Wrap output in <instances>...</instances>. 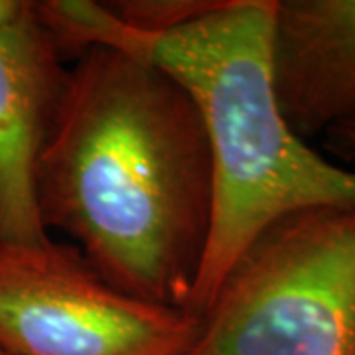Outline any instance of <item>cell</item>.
<instances>
[{
    "label": "cell",
    "mask_w": 355,
    "mask_h": 355,
    "mask_svg": "<svg viewBox=\"0 0 355 355\" xmlns=\"http://www.w3.org/2000/svg\"><path fill=\"white\" fill-rule=\"evenodd\" d=\"M0 355H6V354H4V352H0Z\"/></svg>",
    "instance_id": "11"
},
{
    "label": "cell",
    "mask_w": 355,
    "mask_h": 355,
    "mask_svg": "<svg viewBox=\"0 0 355 355\" xmlns=\"http://www.w3.org/2000/svg\"><path fill=\"white\" fill-rule=\"evenodd\" d=\"M42 225L67 233L119 291L182 308L216 203L202 114L164 67L95 48L69 83L36 170Z\"/></svg>",
    "instance_id": "1"
},
{
    "label": "cell",
    "mask_w": 355,
    "mask_h": 355,
    "mask_svg": "<svg viewBox=\"0 0 355 355\" xmlns=\"http://www.w3.org/2000/svg\"><path fill=\"white\" fill-rule=\"evenodd\" d=\"M34 12L48 30L62 60L76 64L95 48H111L128 53L139 36L125 24L109 4L89 0H42L34 2Z\"/></svg>",
    "instance_id": "7"
},
{
    "label": "cell",
    "mask_w": 355,
    "mask_h": 355,
    "mask_svg": "<svg viewBox=\"0 0 355 355\" xmlns=\"http://www.w3.org/2000/svg\"><path fill=\"white\" fill-rule=\"evenodd\" d=\"M30 8V0H0V30L20 22Z\"/></svg>",
    "instance_id": "10"
},
{
    "label": "cell",
    "mask_w": 355,
    "mask_h": 355,
    "mask_svg": "<svg viewBox=\"0 0 355 355\" xmlns=\"http://www.w3.org/2000/svg\"><path fill=\"white\" fill-rule=\"evenodd\" d=\"M107 4L137 32L164 34L221 8L225 0H119Z\"/></svg>",
    "instance_id": "8"
},
{
    "label": "cell",
    "mask_w": 355,
    "mask_h": 355,
    "mask_svg": "<svg viewBox=\"0 0 355 355\" xmlns=\"http://www.w3.org/2000/svg\"><path fill=\"white\" fill-rule=\"evenodd\" d=\"M67 83L69 67L30 2L20 22L0 30V239L50 237L40 219L36 170Z\"/></svg>",
    "instance_id": "5"
},
{
    "label": "cell",
    "mask_w": 355,
    "mask_h": 355,
    "mask_svg": "<svg viewBox=\"0 0 355 355\" xmlns=\"http://www.w3.org/2000/svg\"><path fill=\"white\" fill-rule=\"evenodd\" d=\"M198 318L119 291L77 245L0 239V352L184 355Z\"/></svg>",
    "instance_id": "4"
},
{
    "label": "cell",
    "mask_w": 355,
    "mask_h": 355,
    "mask_svg": "<svg viewBox=\"0 0 355 355\" xmlns=\"http://www.w3.org/2000/svg\"><path fill=\"white\" fill-rule=\"evenodd\" d=\"M184 355H355V203L298 209L261 231Z\"/></svg>",
    "instance_id": "3"
},
{
    "label": "cell",
    "mask_w": 355,
    "mask_h": 355,
    "mask_svg": "<svg viewBox=\"0 0 355 355\" xmlns=\"http://www.w3.org/2000/svg\"><path fill=\"white\" fill-rule=\"evenodd\" d=\"M270 79L304 142L355 119V0H275Z\"/></svg>",
    "instance_id": "6"
},
{
    "label": "cell",
    "mask_w": 355,
    "mask_h": 355,
    "mask_svg": "<svg viewBox=\"0 0 355 355\" xmlns=\"http://www.w3.org/2000/svg\"><path fill=\"white\" fill-rule=\"evenodd\" d=\"M324 148L343 162L355 160V119L330 128L324 135Z\"/></svg>",
    "instance_id": "9"
},
{
    "label": "cell",
    "mask_w": 355,
    "mask_h": 355,
    "mask_svg": "<svg viewBox=\"0 0 355 355\" xmlns=\"http://www.w3.org/2000/svg\"><path fill=\"white\" fill-rule=\"evenodd\" d=\"M275 0H225L164 34H142L130 55L164 67L196 101L211 146L216 203L186 312L198 318L237 257L270 223L318 205L355 203V172L292 132L270 79Z\"/></svg>",
    "instance_id": "2"
}]
</instances>
